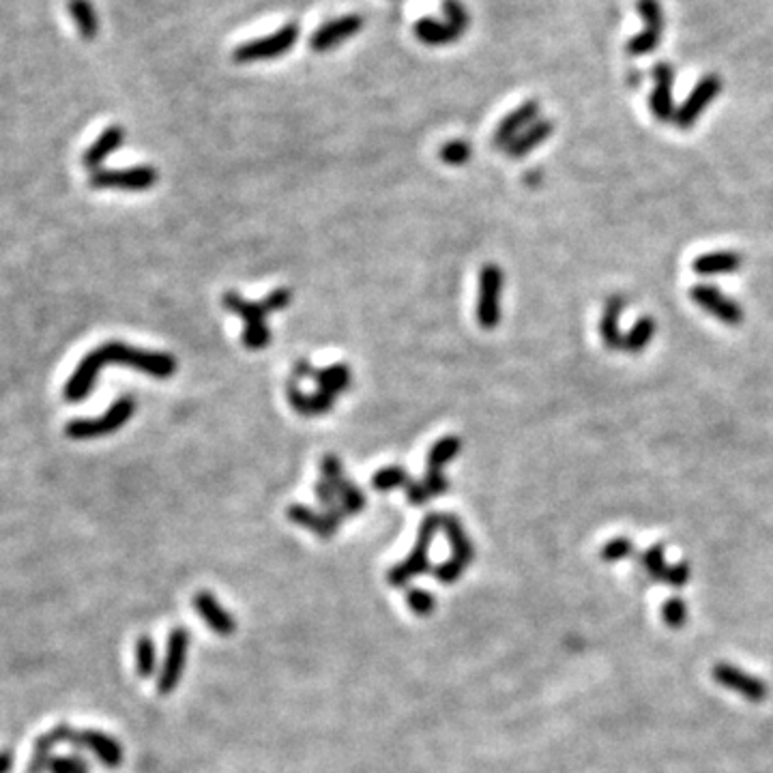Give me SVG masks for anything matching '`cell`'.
Instances as JSON below:
<instances>
[{
	"label": "cell",
	"mask_w": 773,
	"mask_h": 773,
	"mask_svg": "<svg viewBox=\"0 0 773 773\" xmlns=\"http://www.w3.org/2000/svg\"><path fill=\"white\" fill-rule=\"evenodd\" d=\"M105 366L133 368L138 369V372H144L159 380L170 378L172 374H177L178 368L175 357L168 355V352L136 349V346H129L125 341H105V344L88 352L80 361V366L76 368V372L71 374V378L67 380L63 389L65 400H86V397L91 396L95 383H97L99 372H102Z\"/></svg>",
	"instance_id": "obj_1"
},
{
	"label": "cell",
	"mask_w": 773,
	"mask_h": 773,
	"mask_svg": "<svg viewBox=\"0 0 773 773\" xmlns=\"http://www.w3.org/2000/svg\"><path fill=\"white\" fill-rule=\"evenodd\" d=\"M293 301V293L288 288H277L273 293L267 295L265 301L260 304H251V301L243 299L234 290H228L223 295L222 304L228 312H232L234 316L243 318L245 332H243V346L248 350H265L271 341V332L267 327V316L273 312L284 310Z\"/></svg>",
	"instance_id": "obj_2"
},
{
	"label": "cell",
	"mask_w": 773,
	"mask_h": 773,
	"mask_svg": "<svg viewBox=\"0 0 773 773\" xmlns=\"http://www.w3.org/2000/svg\"><path fill=\"white\" fill-rule=\"evenodd\" d=\"M299 35H301V26L296 24V22H288V24L277 28V31L268 32L267 37L251 39V41L241 43V46L234 48L232 60L239 65H248V63H260V60L282 59L284 54H288L290 50L296 46Z\"/></svg>",
	"instance_id": "obj_3"
},
{
	"label": "cell",
	"mask_w": 773,
	"mask_h": 773,
	"mask_svg": "<svg viewBox=\"0 0 773 773\" xmlns=\"http://www.w3.org/2000/svg\"><path fill=\"white\" fill-rule=\"evenodd\" d=\"M441 523H442V514L425 515L422 526H419L417 543H414L413 552L408 554L405 563L396 565V568H391L389 574H386V580H389L391 587H405L408 580L414 578V576L425 574V571H432V565H430V559H428V550L430 546H432L436 531L441 529Z\"/></svg>",
	"instance_id": "obj_4"
},
{
	"label": "cell",
	"mask_w": 773,
	"mask_h": 773,
	"mask_svg": "<svg viewBox=\"0 0 773 773\" xmlns=\"http://www.w3.org/2000/svg\"><path fill=\"white\" fill-rule=\"evenodd\" d=\"M136 413V400L132 396H123L97 419H76V422L67 423L65 434L74 441H88L99 439V436L114 434L121 430L132 414Z\"/></svg>",
	"instance_id": "obj_5"
},
{
	"label": "cell",
	"mask_w": 773,
	"mask_h": 773,
	"mask_svg": "<svg viewBox=\"0 0 773 773\" xmlns=\"http://www.w3.org/2000/svg\"><path fill=\"white\" fill-rule=\"evenodd\" d=\"M441 529L445 531V535H447V540H450V546H451V552L453 554H451L450 561L441 563L439 568H432V574L441 582H447V585H450V582L460 578V576L464 574V569L468 568V563L473 561L475 548H473V541L468 540L467 529H464L458 515L442 514Z\"/></svg>",
	"instance_id": "obj_6"
},
{
	"label": "cell",
	"mask_w": 773,
	"mask_h": 773,
	"mask_svg": "<svg viewBox=\"0 0 773 773\" xmlns=\"http://www.w3.org/2000/svg\"><path fill=\"white\" fill-rule=\"evenodd\" d=\"M503 286L505 276L498 265H484L479 271V293H477V323L481 329L492 332L501 324L503 318Z\"/></svg>",
	"instance_id": "obj_7"
},
{
	"label": "cell",
	"mask_w": 773,
	"mask_h": 773,
	"mask_svg": "<svg viewBox=\"0 0 773 773\" xmlns=\"http://www.w3.org/2000/svg\"><path fill=\"white\" fill-rule=\"evenodd\" d=\"M159 181L155 168L150 166H133V168H99V170L91 172L88 183L93 189H121V192H147V189L155 187Z\"/></svg>",
	"instance_id": "obj_8"
},
{
	"label": "cell",
	"mask_w": 773,
	"mask_h": 773,
	"mask_svg": "<svg viewBox=\"0 0 773 773\" xmlns=\"http://www.w3.org/2000/svg\"><path fill=\"white\" fill-rule=\"evenodd\" d=\"M462 450V441L458 436H442L430 447L428 451V464H425V477L423 486L428 490L430 496L445 495L450 490V481L442 475V468L450 464L453 458L458 456Z\"/></svg>",
	"instance_id": "obj_9"
},
{
	"label": "cell",
	"mask_w": 773,
	"mask_h": 773,
	"mask_svg": "<svg viewBox=\"0 0 773 773\" xmlns=\"http://www.w3.org/2000/svg\"><path fill=\"white\" fill-rule=\"evenodd\" d=\"M638 14L642 15L644 28L627 43V52L632 56H647L659 46L664 35V11L659 0H638Z\"/></svg>",
	"instance_id": "obj_10"
},
{
	"label": "cell",
	"mask_w": 773,
	"mask_h": 773,
	"mask_svg": "<svg viewBox=\"0 0 773 773\" xmlns=\"http://www.w3.org/2000/svg\"><path fill=\"white\" fill-rule=\"evenodd\" d=\"M690 299L696 304L700 310H705L711 316H715L718 321L731 327L743 323V307L737 304L735 299L726 296L720 288L711 284H696L690 288Z\"/></svg>",
	"instance_id": "obj_11"
},
{
	"label": "cell",
	"mask_w": 773,
	"mask_h": 773,
	"mask_svg": "<svg viewBox=\"0 0 773 773\" xmlns=\"http://www.w3.org/2000/svg\"><path fill=\"white\" fill-rule=\"evenodd\" d=\"M321 473L323 477L333 486L335 492H338L340 505L344 507L346 514L355 515L366 509V495H363V490L357 488V486L349 479V475H346L344 468H341V462L338 456L327 453V456L321 460Z\"/></svg>",
	"instance_id": "obj_12"
},
{
	"label": "cell",
	"mask_w": 773,
	"mask_h": 773,
	"mask_svg": "<svg viewBox=\"0 0 773 773\" xmlns=\"http://www.w3.org/2000/svg\"><path fill=\"white\" fill-rule=\"evenodd\" d=\"M363 26H366V22H363L361 15H340V18L324 22L321 28H316V32L310 39V48L318 54L329 52V50L338 48L344 41H349V39L359 35Z\"/></svg>",
	"instance_id": "obj_13"
},
{
	"label": "cell",
	"mask_w": 773,
	"mask_h": 773,
	"mask_svg": "<svg viewBox=\"0 0 773 773\" xmlns=\"http://www.w3.org/2000/svg\"><path fill=\"white\" fill-rule=\"evenodd\" d=\"M720 91H722L720 77L714 74L705 76L703 80H698L696 86H694L690 97H687L686 102L681 104V108L677 110L675 121L672 123H675L679 129H692L700 119V114H703V112L711 105V102L718 97Z\"/></svg>",
	"instance_id": "obj_14"
},
{
	"label": "cell",
	"mask_w": 773,
	"mask_h": 773,
	"mask_svg": "<svg viewBox=\"0 0 773 773\" xmlns=\"http://www.w3.org/2000/svg\"><path fill=\"white\" fill-rule=\"evenodd\" d=\"M187 647H189V634L183 627L170 632L168 636V653L164 659V670H161L159 681H157V690L159 694H172L175 692L178 679H181L183 668H185V658H187Z\"/></svg>",
	"instance_id": "obj_15"
},
{
	"label": "cell",
	"mask_w": 773,
	"mask_h": 773,
	"mask_svg": "<svg viewBox=\"0 0 773 773\" xmlns=\"http://www.w3.org/2000/svg\"><path fill=\"white\" fill-rule=\"evenodd\" d=\"M540 102L537 99H529V102H524L523 105H518V108L509 112V114L498 123V127L495 129V138H492V144L495 147H503L507 149L509 144L514 142L515 138L520 136V133L526 132L531 125H533L535 121H540Z\"/></svg>",
	"instance_id": "obj_16"
},
{
	"label": "cell",
	"mask_w": 773,
	"mask_h": 773,
	"mask_svg": "<svg viewBox=\"0 0 773 773\" xmlns=\"http://www.w3.org/2000/svg\"><path fill=\"white\" fill-rule=\"evenodd\" d=\"M653 91L649 97L653 116L662 123L675 121V102H672V84H675V69L668 63H658L653 67Z\"/></svg>",
	"instance_id": "obj_17"
},
{
	"label": "cell",
	"mask_w": 773,
	"mask_h": 773,
	"mask_svg": "<svg viewBox=\"0 0 773 773\" xmlns=\"http://www.w3.org/2000/svg\"><path fill=\"white\" fill-rule=\"evenodd\" d=\"M714 679L726 686L728 690L739 692L741 696H746L752 703H760L767 696V686L756 677L748 675V672L732 668L728 664H720L714 668Z\"/></svg>",
	"instance_id": "obj_18"
},
{
	"label": "cell",
	"mask_w": 773,
	"mask_h": 773,
	"mask_svg": "<svg viewBox=\"0 0 773 773\" xmlns=\"http://www.w3.org/2000/svg\"><path fill=\"white\" fill-rule=\"evenodd\" d=\"M69 743L80 748H88L91 752L108 767H119L123 763V746L119 741H114L110 735L97 731H86V732H71Z\"/></svg>",
	"instance_id": "obj_19"
},
{
	"label": "cell",
	"mask_w": 773,
	"mask_h": 773,
	"mask_svg": "<svg viewBox=\"0 0 773 773\" xmlns=\"http://www.w3.org/2000/svg\"><path fill=\"white\" fill-rule=\"evenodd\" d=\"M286 396H288L290 406H293L301 417H321V414H327L333 408L335 400H338L335 396L321 389H316V394H305V391L299 389L296 380H288Z\"/></svg>",
	"instance_id": "obj_20"
},
{
	"label": "cell",
	"mask_w": 773,
	"mask_h": 773,
	"mask_svg": "<svg viewBox=\"0 0 773 773\" xmlns=\"http://www.w3.org/2000/svg\"><path fill=\"white\" fill-rule=\"evenodd\" d=\"M194 608L196 613L200 614V619H203L205 623L215 632V634L231 636L232 632L237 630V623H234L232 614L223 606H220V602H217L215 596H211V593L206 591L196 593Z\"/></svg>",
	"instance_id": "obj_21"
},
{
	"label": "cell",
	"mask_w": 773,
	"mask_h": 773,
	"mask_svg": "<svg viewBox=\"0 0 773 773\" xmlns=\"http://www.w3.org/2000/svg\"><path fill=\"white\" fill-rule=\"evenodd\" d=\"M123 142H125V129L121 125H110L108 129H104L91 147L84 150L82 155L84 168H88L91 172L99 170L104 161L108 159L116 149L123 147Z\"/></svg>",
	"instance_id": "obj_22"
},
{
	"label": "cell",
	"mask_w": 773,
	"mask_h": 773,
	"mask_svg": "<svg viewBox=\"0 0 773 773\" xmlns=\"http://www.w3.org/2000/svg\"><path fill=\"white\" fill-rule=\"evenodd\" d=\"M288 515L290 523L304 526V529L312 531V533H316L321 540H332V537L338 533V520H333L329 514H318L314 512V509L305 507V505H293L288 507Z\"/></svg>",
	"instance_id": "obj_23"
},
{
	"label": "cell",
	"mask_w": 773,
	"mask_h": 773,
	"mask_svg": "<svg viewBox=\"0 0 773 773\" xmlns=\"http://www.w3.org/2000/svg\"><path fill=\"white\" fill-rule=\"evenodd\" d=\"M743 267V256L737 251H709L694 258L692 268L698 276H726Z\"/></svg>",
	"instance_id": "obj_24"
},
{
	"label": "cell",
	"mask_w": 773,
	"mask_h": 773,
	"mask_svg": "<svg viewBox=\"0 0 773 773\" xmlns=\"http://www.w3.org/2000/svg\"><path fill=\"white\" fill-rule=\"evenodd\" d=\"M623 310H625L623 296H610L606 301V307H604L602 318H599V335H602L604 344H606L610 350L623 349L625 335L621 333V327H619Z\"/></svg>",
	"instance_id": "obj_25"
},
{
	"label": "cell",
	"mask_w": 773,
	"mask_h": 773,
	"mask_svg": "<svg viewBox=\"0 0 773 773\" xmlns=\"http://www.w3.org/2000/svg\"><path fill=\"white\" fill-rule=\"evenodd\" d=\"M554 133V123L548 119H540L535 121L533 125H531L526 132L520 133L518 138L514 140L512 144L505 149L509 159H524L526 155L531 153V150L540 149L543 142H546L548 138H550Z\"/></svg>",
	"instance_id": "obj_26"
},
{
	"label": "cell",
	"mask_w": 773,
	"mask_h": 773,
	"mask_svg": "<svg viewBox=\"0 0 773 773\" xmlns=\"http://www.w3.org/2000/svg\"><path fill=\"white\" fill-rule=\"evenodd\" d=\"M414 37H417L422 43H425V46L439 48V46L456 43L462 35L453 31L447 22H441L434 18H422L417 20V24H414Z\"/></svg>",
	"instance_id": "obj_27"
},
{
	"label": "cell",
	"mask_w": 773,
	"mask_h": 773,
	"mask_svg": "<svg viewBox=\"0 0 773 773\" xmlns=\"http://www.w3.org/2000/svg\"><path fill=\"white\" fill-rule=\"evenodd\" d=\"M314 380H316L318 389L327 391L338 397L340 394H346L352 385V372L346 363H333V366L314 369Z\"/></svg>",
	"instance_id": "obj_28"
},
{
	"label": "cell",
	"mask_w": 773,
	"mask_h": 773,
	"mask_svg": "<svg viewBox=\"0 0 773 773\" xmlns=\"http://www.w3.org/2000/svg\"><path fill=\"white\" fill-rule=\"evenodd\" d=\"M67 9L84 41H93L99 35V18L91 0H67Z\"/></svg>",
	"instance_id": "obj_29"
},
{
	"label": "cell",
	"mask_w": 773,
	"mask_h": 773,
	"mask_svg": "<svg viewBox=\"0 0 773 773\" xmlns=\"http://www.w3.org/2000/svg\"><path fill=\"white\" fill-rule=\"evenodd\" d=\"M655 332H658V323L651 316H642L634 323V327L625 333L623 338V350L638 355L649 346V341L653 340Z\"/></svg>",
	"instance_id": "obj_30"
},
{
	"label": "cell",
	"mask_w": 773,
	"mask_h": 773,
	"mask_svg": "<svg viewBox=\"0 0 773 773\" xmlns=\"http://www.w3.org/2000/svg\"><path fill=\"white\" fill-rule=\"evenodd\" d=\"M413 484L411 475L402 467H385L372 475V488L378 492H389L394 488H408Z\"/></svg>",
	"instance_id": "obj_31"
},
{
	"label": "cell",
	"mask_w": 773,
	"mask_h": 773,
	"mask_svg": "<svg viewBox=\"0 0 773 773\" xmlns=\"http://www.w3.org/2000/svg\"><path fill=\"white\" fill-rule=\"evenodd\" d=\"M136 666H138V675L140 677H153L155 675V666H157V649L155 642L150 641V636H140V641L136 642Z\"/></svg>",
	"instance_id": "obj_32"
},
{
	"label": "cell",
	"mask_w": 773,
	"mask_h": 773,
	"mask_svg": "<svg viewBox=\"0 0 773 773\" xmlns=\"http://www.w3.org/2000/svg\"><path fill=\"white\" fill-rule=\"evenodd\" d=\"M442 14H445L447 24H450L456 32L464 35V32L468 31L470 14L468 9L464 7L462 0H442Z\"/></svg>",
	"instance_id": "obj_33"
},
{
	"label": "cell",
	"mask_w": 773,
	"mask_h": 773,
	"mask_svg": "<svg viewBox=\"0 0 773 773\" xmlns=\"http://www.w3.org/2000/svg\"><path fill=\"white\" fill-rule=\"evenodd\" d=\"M470 155H473V149L464 140H451V142L442 144L439 150L441 161L447 166H464L470 159Z\"/></svg>",
	"instance_id": "obj_34"
},
{
	"label": "cell",
	"mask_w": 773,
	"mask_h": 773,
	"mask_svg": "<svg viewBox=\"0 0 773 773\" xmlns=\"http://www.w3.org/2000/svg\"><path fill=\"white\" fill-rule=\"evenodd\" d=\"M406 602H408V608H411L414 614H419V617H428V614L434 613L436 608V597L432 593L422 591V589L408 591Z\"/></svg>",
	"instance_id": "obj_35"
},
{
	"label": "cell",
	"mask_w": 773,
	"mask_h": 773,
	"mask_svg": "<svg viewBox=\"0 0 773 773\" xmlns=\"http://www.w3.org/2000/svg\"><path fill=\"white\" fill-rule=\"evenodd\" d=\"M644 568H647V571L653 576V578L664 580L668 565L664 561L662 543H655V546H651L647 552H644Z\"/></svg>",
	"instance_id": "obj_36"
},
{
	"label": "cell",
	"mask_w": 773,
	"mask_h": 773,
	"mask_svg": "<svg viewBox=\"0 0 773 773\" xmlns=\"http://www.w3.org/2000/svg\"><path fill=\"white\" fill-rule=\"evenodd\" d=\"M88 763L82 756H52L48 763L50 773H77L86 769Z\"/></svg>",
	"instance_id": "obj_37"
},
{
	"label": "cell",
	"mask_w": 773,
	"mask_h": 773,
	"mask_svg": "<svg viewBox=\"0 0 773 773\" xmlns=\"http://www.w3.org/2000/svg\"><path fill=\"white\" fill-rule=\"evenodd\" d=\"M662 617H664V623L668 627H681L687 619V606L679 597H672L664 604Z\"/></svg>",
	"instance_id": "obj_38"
},
{
	"label": "cell",
	"mask_w": 773,
	"mask_h": 773,
	"mask_svg": "<svg viewBox=\"0 0 773 773\" xmlns=\"http://www.w3.org/2000/svg\"><path fill=\"white\" fill-rule=\"evenodd\" d=\"M632 550H634V546H632V541L627 540V537H614V540H610L606 546L602 548V557L606 559V561L614 563L630 557Z\"/></svg>",
	"instance_id": "obj_39"
},
{
	"label": "cell",
	"mask_w": 773,
	"mask_h": 773,
	"mask_svg": "<svg viewBox=\"0 0 773 773\" xmlns=\"http://www.w3.org/2000/svg\"><path fill=\"white\" fill-rule=\"evenodd\" d=\"M664 580L672 587H683L687 580H690V565L679 563V565H675V568H668L666 569Z\"/></svg>",
	"instance_id": "obj_40"
},
{
	"label": "cell",
	"mask_w": 773,
	"mask_h": 773,
	"mask_svg": "<svg viewBox=\"0 0 773 773\" xmlns=\"http://www.w3.org/2000/svg\"><path fill=\"white\" fill-rule=\"evenodd\" d=\"M405 492H406L408 503H411V505H414V507L423 505V503H428V498H430L428 490H425V486H423V481H414L413 479V484L408 486V488Z\"/></svg>",
	"instance_id": "obj_41"
},
{
	"label": "cell",
	"mask_w": 773,
	"mask_h": 773,
	"mask_svg": "<svg viewBox=\"0 0 773 773\" xmlns=\"http://www.w3.org/2000/svg\"><path fill=\"white\" fill-rule=\"evenodd\" d=\"M314 368L310 361L307 359H299L295 363V368H293V374H295V378L299 380V378H312L314 377Z\"/></svg>",
	"instance_id": "obj_42"
},
{
	"label": "cell",
	"mask_w": 773,
	"mask_h": 773,
	"mask_svg": "<svg viewBox=\"0 0 773 773\" xmlns=\"http://www.w3.org/2000/svg\"><path fill=\"white\" fill-rule=\"evenodd\" d=\"M11 765H14V754H11L9 750H3V752H0V773H9Z\"/></svg>",
	"instance_id": "obj_43"
},
{
	"label": "cell",
	"mask_w": 773,
	"mask_h": 773,
	"mask_svg": "<svg viewBox=\"0 0 773 773\" xmlns=\"http://www.w3.org/2000/svg\"><path fill=\"white\" fill-rule=\"evenodd\" d=\"M77 773H88V767H86V769H82V771H77Z\"/></svg>",
	"instance_id": "obj_44"
}]
</instances>
